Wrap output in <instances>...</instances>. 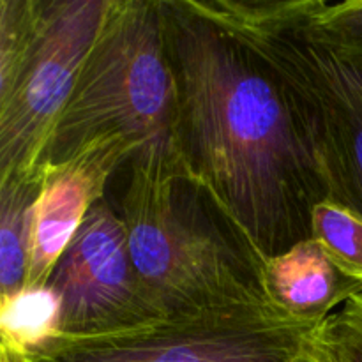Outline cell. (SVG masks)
Masks as SVG:
<instances>
[{"instance_id":"1","label":"cell","mask_w":362,"mask_h":362,"mask_svg":"<svg viewBox=\"0 0 362 362\" xmlns=\"http://www.w3.org/2000/svg\"><path fill=\"white\" fill-rule=\"evenodd\" d=\"M193 179L258 264L311 239L327 198L299 106L276 71L186 0H165Z\"/></svg>"},{"instance_id":"2","label":"cell","mask_w":362,"mask_h":362,"mask_svg":"<svg viewBox=\"0 0 362 362\" xmlns=\"http://www.w3.org/2000/svg\"><path fill=\"white\" fill-rule=\"evenodd\" d=\"M106 136L133 144V159L191 175L180 144V87L165 0H110L42 163L66 161Z\"/></svg>"},{"instance_id":"3","label":"cell","mask_w":362,"mask_h":362,"mask_svg":"<svg viewBox=\"0 0 362 362\" xmlns=\"http://www.w3.org/2000/svg\"><path fill=\"white\" fill-rule=\"evenodd\" d=\"M119 214L134 271L165 317L271 304L258 260L189 173L131 159Z\"/></svg>"},{"instance_id":"4","label":"cell","mask_w":362,"mask_h":362,"mask_svg":"<svg viewBox=\"0 0 362 362\" xmlns=\"http://www.w3.org/2000/svg\"><path fill=\"white\" fill-rule=\"evenodd\" d=\"M187 6L276 71L299 106L327 198L362 219V66L296 30L279 0H187Z\"/></svg>"},{"instance_id":"5","label":"cell","mask_w":362,"mask_h":362,"mask_svg":"<svg viewBox=\"0 0 362 362\" xmlns=\"http://www.w3.org/2000/svg\"><path fill=\"white\" fill-rule=\"evenodd\" d=\"M110 0H0V180L41 166Z\"/></svg>"},{"instance_id":"6","label":"cell","mask_w":362,"mask_h":362,"mask_svg":"<svg viewBox=\"0 0 362 362\" xmlns=\"http://www.w3.org/2000/svg\"><path fill=\"white\" fill-rule=\"evenodd\" d=\"M324 322L272 304L198 310L113 334L59 336L21 362H317Z\"/></svg>"},{"instance_id":"7","label":"cell","mask_w":362,"mask_h":362,"mask_svg":"<svg viewBox=\"0 0 362 362\" xmlns=\"http://www.w3.org/2000/svg\"><path fill=\"white\" fill-rule=\"evenodd\" d=\"M48 285L62 303L66 338L113 334L165 317L134 271L120 214L105 200L85 216Z\"/></svg>"},{"instance_id":"8","label":"cell","mask_w":362,"mask_h":362,"mask_svg":"<svg viewBox=\"0 0 362 362\" xmlns=\"http://www.w3.org/2000/svg\"><path fill=\"white\" fill-rule=\"evenodd\" d=\"M136 156L124 136L90 141L60 163H42V182L32 207L28 272L25 286L48 285L60 257L85 216L105 198L117 168Z\"/></svg>"},{"instance_id":"9","label":"cell","mask_w":362,"mask_h":362,"mask_svg":"<svg viewBox=\"0 0 362 362\" xmlns=\"http://www.w3.org/2000/svg\"><path fill=\"white\" fill-rule=\"evenodd\" d=\"M262 285L272 306L300 320H325L362 286L343 274L315 239L264 260Z\"/></svg>"},{"instance_id":"10","label":"cell","mask_w":362,"mask_h":362,"mask_svg":"<svg viewBox=\"0 0 362 362\" xmlns=\"http://www.w3.org/2000/svg\"><path fill=\"white\" fill-rule=\"evenodd\" d=\"M42 182V166L0 180V299L27 285L32 207Z\"/></svg>"},{"instance_id":"11","label":"cell","mask_w":362,"mask_h":362,"mask_svg":"<svg viewBox=\"0 0 362 362\" xmlns=\"http://www.w3.org/2000/svg\"><path fill=\"white\" fill-rule=\"evenodd\" d=\"M62 303L49 285L25 286L0 299V336L11 356L27 361L60 336Z\"/></svg>"},{"instance_id":"12","label":"cell","mask_w":362,"mask_h":362,"mask_svg":"<svg viewBox=\"0 0 362 362\" xmlns=\"http://www.w3.org/2000/svg\"><path fill=\"white\" fill-rule=\"evenodd\" d=\"M279 7L300 34L346 62L362 66V0H279Z\"/></svg>"},{"instance_id":"13","label":"cell","mask_w":362,"mask_h":362,"mask_svg":"<svg viewBox=\"0 0 362 362\" xmlns=\"http://www.w3.org/2000/svg\"><path fill=\"white\" fill-rule=\"evenodd\" d=\"M320 352L325 362H362V292L325 318Z\"/></svg>"},{"instance_id":"14","label":"cell","mask_w":362,"mask_h":362,"mask_svg":"<svg viewBox=\"0 0 362 362\" xmlns=\"http://www.w3.org/2000/svg\"><path fill=\"white\" fill-rule=\"evenodd\" d=\"M0 362H21V361L18 359V357L11 356V354L7 352V350L0 349Z\"/></svg>"},{"instance_id":"15","label":"cell","mask_w":362,"mask_h":362,"mask_svg":"<svg viewBox=\"0 0 362 362\" xmlns=\"http://www.w3.org/2000/svg\"><path fill=\"white\" fill-rule=\"evenodd\" d=\"M317 362H325V361H324V357H322V352H320V357H318V361H317Z\"/></svg>"}]
</instances>
